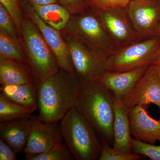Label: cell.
I'll list each match as a JSON object with an SVG mask.
<instances>
[{
    "instance_id": "6da1fadb",
    "label": "cell",
    "mask_w": 160,
    "mask_h": 160,
    "mask_svg": "<svg viewBox=\"0 0 160 160\" xmlns=\"http://www.w3.org/2000/svg\"><path fill=\"white\" fill-rule=\"evenodd\" d=\"M81 83L76 73L60 69L39 85L38 107L39 119L58 123L77 101Z\"/></svg>"
},
{
    "instance_id": "7a4b0ae2",
    "label": "cell",
    "mask_w": 160,
    "mask_h": 160,
    "mask_svg": "<svg viewBox=\"0 0 160 160\" xmlns=\"http://www.w3.org/2000/svg\"><path fill=\"white\" fill-rule=\"evenodd\" d=\"M114 95L97 81L81 83L75 108L89 121L101 141L112 146Z\"/></svg>"
},
{
    "instance_id": "3957f363",
    "label": "cell",
    "mask_w": 160,
    "mask_h": 160,
    "mask_svg": "<svg viewBox=\"0 0 160 160\" xmlns=\"http://www.w3.org/2000/svg\"><path fill=\"white\" fill-rule=\"evenodd\" d=\"M60 127L62 138L73 159L99 160L101 141L91 124L75 107L61 120Z\"/></svg>"
},
{
    "instance_id": "277c9868",
    "label": "cell",
    "mask_w": 160,
    "mask_h": 160,
    "mask_svg": "<svg viewBox=\"0 0 160 160\" xmlns=\"http://www.w3.org/2000/svg\"><path fill=\"white\" fill-rule=\"evenodd\" d=\"M21 35L28 64L35 81L39 85L44 80L59 71L54 54L36 25L29 18H23Z\"/></svg>"
},
{
    "instance_id": "5b68a950",
    "label": "cell",
    "mask_w": 160,
    "mask_h": 160,
    "mask_svg": "<svg viewBox=\"0 0 160 160\" xmlns=\"http://www.w3.org/2000/svg\"><path fill=\"white\" fill-rule=\"evenodd\" d=\"M62 31L106 57L116 49L97 12L91 7L81 13L71 15Z\"/></svg>"
},
{
    "instance_id": "8992f818",
    "label": "cell",
    "mask_w": 160,
    "mask_h": 160,
    "mask_svg": "<svg viewBox=\"0 0 160 160\" xmlns=\"http://www.w3.org/2000/svg\"><path fill=\"white\" fill-rule=\"evenodd\" d=\"M160 46V37L139 40L116 49L106 58L105 71L122 72L152 65Z\"/></svg>"
},
{
    "instance_id": "52a82bcc",
    "label": "cell",
    "mask_w": 160,
    "mask_h": 160,
    "mask_svg": "<svg viewBox=\"0 0 160 160\" xmlns=\"http://www.w3.org/2000/svg\"><path fill=\"white\" fill-rule=\"evenodd\" d=\"M76 74L81 83L96 81L105 71L106 57L90 49L75 38L63 33Z\"/></svg>"
},
{
    "instance_id": "ba28073f",
    "label": "cell",
    "mask_w": 160,
    "mask_h": 160,
    "mask_svg": "<svg viewBox=\"0 0 160 160\" xmlns=\"http://www.w3.org/2000/svg\"><path fill=\"white\" fill-rule=\"evenodd\" d=\"M139 40L158 36L160 24V2L132 0L126 7Z\"/></svg>"
},
{
    "instance_id": "9c48e42d",
    "label": "cell",
    "mask_w": 160,
    "mask_h": 160,
    "mask_svg": "<svg viewBox=\"0 0 160 160\" xmlns=\"http://www.w3.org/2000/svg\"><path fill=\"white\" fill-rule=\"evenodd\" d=\"M116 49L139 41L126 7L95 10Z\"/></svg>"
},
{
    "instance_id": "30bf717a",
    "label": "cell",
    "mask_w": 160,
    "mask_h": 160,
    "mask_svg": "<svg viewBox=\"0 0 160 160\" xmlns=\"http://www.w3.org/2000/svg\"><path fill=\"white\" fill-rule=\"evenodd\" d=\"M24 5L27 16L41 32L57 60L60 69L75 73L69 48L63 35L60 31L45 23L38 15L30 3L26 2Z\"/></svg>"
},
{
    "instance_id": "8fae6325",
    "label": "cell",
    "mask_w": 160,
    "mask_h": 160,
    "mask_svg": "<svg viewBox=\"0 0 160 160\" xmlns=\"http://www.w3.org/2000/svg\"><path fill=\"white\" fill-rule=\"evenodd\" d=\"M122 100L128 110L135 106L153 104L160 112V76L153 65L149 66L133 89Z\"/></svg>"
},
{
    "instance_id": "7c38bea8",
    "label": "cell",
    "mask_w": 160,
    "mask_h": 160,
    "mask_svg": "<svg viewBox=\"0 0 160 160\" xmlns=\"http://www.w3.org/2000/svg\"><path fill=\"white\" fill-rule=\"evenodd\" d=\"M62 142L58 123L46 122L37 117L32 119L31 131L23 151L26 155L38 154L48 151Z\"/></svg>"
},
{
    "instance_id": "4fadbf2b",
    "label": "cell",
    "mask_w": 160,
    "mask_h": 160,
    "mask_svg": "<svg viewBox=\"0 0 160 160\" xmlns=\"http://www.w3.org/2000/svg\"><path fill=\"white\" fill-rule=\"evenodd\" d=\"M148 106H137L129 110L132 136L142 142L154 144L160 142V121L149 115Z\"/></svg>"
},
{
    "instance_id": "5bb4252c",
    "label": "cell",
    "mask_w": 160,
    "mask_h": 160,
    "mask_svg": "<svg viewBox=\"0 0 160 160\" xmlns=\"http://www.w3.org/2000/svg\"><path fill=\"white\" fill-rule=\"evenodd\" d=\"M149 66L122 72L105 71L96 81L122 100L133 89Z\"/></svg>"
},
{
    "instance_id": "9a60e30c",
    "label": "cell",
    "mask_w": 160,
    "mask_h": 160,
    "mask_svg": "<svg viewBox=\"0 0 160 160\" xmlns=\"http://www.w3.org/2000/svg\"><path fill=\"white\" fill-rule=\"evenodd\" d=\"M114 118L113 124V142L112 147L123 152L132 153V139L129 110L122 100L114 96Z\"/></svg>"
},
{
    "instance_id": "2e32d148",
    "label": "cell",
    "mask_w": 160,
    "mask_h": 160,
    "mask_svg": "<svg viewBox=\"0 0 160 160\" xmlns=\"http://www.w3.org/2000/svg\"><path fill=\"white\" fill-rule=\"evenodd\" d=\"M32 119L0 122V137L17 154L24 151L31 131Z\"/></svg>"
},
{
    "instance_id": "e0dca14e",
    "label": "cell",
    "mask_w": 160,
    "mask_h": 160,
    "mask_svg": "<svg viewBox=\"0 0 160 160\" xmlns=\"http://www.w3.org/2000/svg\"><path fill=\"white\" fill-rule=\"evenodd\" d=\"M34 75L29 64L12 60L0 61V84L19 85L34 82Z\"/></svg>"
},
{
    "instance_id": "ac0fdd59",
    "label": "cell",
    "mask_w": 160,
    "mask_h": 160,
    "mask_svg": "<svg viewBox=\"0 0 160 160\" xmlns=\"http://www.w3.org/2000/svg\"><path fill=\"white\" fill-rule=\"evenodd\" d=\"M39 85L34 82L19 85H2L1 93L12 102L37 109Z\"/></svg>"
},
{
    "instance_id": "d6986e66",
    "label": "cell",
    "mask_w": 160,
    "mask_h": 160,
    "mask_svg": "<svg viewBox=\"0 0 160 160\" xmlns=\"http://www.w3.org/2000/svg\"><path fill=\"white\" fill-rule=\"evenodd\" d=\"M30 4L45 23L60 31L65 29L71 18L70 12L58 3L43 6Z\"/></svg>"
},
{
    "instance_id": "ffe728a7",
    "label": "cell",
    "mask_w": 160,
    "mask_h": 160,
    "mask_svg": "<svg viewBox=\"0 0 160 160\" xmlns=\"http://www.w3.org/2000/svg\"><path fill=\"white\" fill-rule=\"evenodd\" d=\"M36 110L14 102L0 93V122L29 118Z\"/></svg>"
},
{
    "instance_id": "44dd1931",
    "label": "cell",
    "mask_w": 160,
    "mask_h": 160,
    "mask_svg": "<svg viewBox=\"0 0 160 160\" xmlns=\"http://www.w3.org/2000/svg\"><path fill=\"white\" fill-rule=\"evenodd\" d=\"M4 60L27 63L25 52L23 51L19 40L0 31V61Z\"/></svg>"
},
{
    "instance_id": "7402d4cb",
    "label": "cell",
    "mask_w": 160,
    "mask_h": 160,
    "mask_svg": "<svg viewBox=\"0 0 160 160\" xmlns=\"http://www.w3.org/2000/svg\"><path fill=\"white\" fill-rule=\"evenodd\" d=\"M26 160H72L74 159L67 146L62 142L58 144L48 151L38 154L26 155Z\"/></svg>"
},
{
    "instance_id": "603a6c76",
    "label": "cell",
    "mask_w": 160,
    "mask_h": 160,
    "mask_svg": "<svg viewBox=\"0 0 160 160\" xmlns=\"http://www.w3.org/2000/svg\"><path fill=\"white\" fill-rule=\"evenodd\" d=\"M102 149L99 160H139L145 158L143 155L118 151L106 141H102Z\"/></svg>"
},
{
    "instance_id": "cb8c5ba5",
    "label": "cell",
    "mask_w": 160,
    "mask_h": 160,
    "mask_svg": "<svg viewBox=\"0 0 160 160\" xmlns=\"http://www.w3.org/2000/svg\"><path fill=\"white\" fill-rule=\"evenodd\" d=\"M132 151L134 154L147 157L152 160H160V146H155L132 139Z\"/></svg>"
},
{
    "instance_id": "d4e9b609",
    "label": "cell",
    "mask_w": 160,
    "mask_h": 160,
    "mask_svg": "<svg viewBox=\"0 0 160 160\" xmlns=\"http://www.w3.org/2000/svg\"><path fill=\"white\" fill-rule=\"evenodd\" d=\"M0 31L18 39V31L14 21L5 8L0 4Z\"/></svg>"
},
{
    "instance_id": "484cf974",
    "label": "cell",
    "mask_w": 160,
    "mask_h": 160,
    "mask_svg": "<svg viewBox=\"0 0 160 160\" xmlns=\"http://www.w3.org/2000/svg\"><path fill=\"white\" fill-rule=\"evenodd\" d=\"M2 4L14 21L19 33L21 35L22 13L18 0H0Z\"/></svg>"
},
{
    "instance_id": "4316f807",
    "label": "cell",
    "mask_w": 160,
    "mask_h": 160,
    "mask_svg": "<svg viewBox=\"0 0 160 160\" xmlns=\"http://www.w3.org/2000/svg\"><path fill=\"white\" fill-rule=\"evenodd\" d=\"M58 2L71 15L81 13L89 7L88 0H58Z\"/></svg>"
},
{
    "instance_id": "83f0119b",
    "label": "cell",
    "mask_w": 160,
    "mask_h": 160,
    "mask_svg": "<svg viewBox=\"0 0 160 160\" xmlns=\"http://www.w3.org/2000/svg\"><path fill=\"white\" fill-rule=\"evenodd\" d=\"M132 0H88L89 7L94 10L111 7H126Z\"/></svg>"
},
{
    "instance_id": "f1b7e54d",
    "label": "cell",
    "mask_w": 160,
    "mask_h": 160,
    "mask_svg": "<svg viewBox=\"0 0 160 160\" xmlns=\"http://www.w3.org/2000/svg\"><path fill=\"white\" fill-rule=\"evenodd\" d=\"M17 153L5 141L0 140V160H15Z\"/></svg>"
},
{
    "instance_id": "f546056e",
    "label": "cell",
    "mask_w": 160,
    "mask_h": 160,
    "mask_svg": "<svg viewBox=\"0 0 160 160\" xmlns=\"http://www.w3.org/2000/svg\"><path fill=\"white\" fill-rule=\"evenodd\" d=\"M29 1L30 4L39 6L58 3V0H29Z\"/></svg>"
},
{
    "instance_id": "4dcf8cb0",
    "label": "cell",
    "mask_w": 160,
    "mask_h": 160,
    "mask_svg": "<svg viewBox=\"0 0 160 160\" xmlns=\"http://www.w3.org/2000/svg\"><path fill=\"white\" fill-rule=\"evenodd\" d=\"M152 65L155 66H160V46L155 54Z\"/></svg>"
},
{
    "instance_id": "1f68e13d",
    "label": "cell",
    "mask_w": 160,
    "mask_h": 160,
    "mask_svg": "<svg viewBox=\"0 0 160 160\" xmlns=\"http://www.w3.org/2000/svg\"><path fill=\"white\" fill-rule=\"evenodd\" d=\"M156 70L158 73V74L160 76V66H154Z\"/></svg>"
},
{
    "instance_id": "d6a6232c",
    "label": "cell",
    "mask_w": 160,
    "mask_h": 160,
    "mask_svg": "<svg viewBox=\"0 0 160 160\" xmlns=\"http://www.w3.org/2000/svg\"><path fill=\"white\" fill-rule=\"evenodd\" d=\"M158 36L160 37V24L159 27L158 34Z\"/></svg>"
},
{
    "instance_id": "836d02e7",
    "label": "cell",
    "mask_w": 160,
    "mask_h": 160,
    "mask_svg": "<svg viewBox=\"0 0 160 160\" xmlns=\"http://www.w3.org/2000/svg\"><path fill=\"white\" fill-rule=\"evenodd\" d=\"M157 1H159V2H160V0H157Z\"/></svg>"
}]
</instances>
